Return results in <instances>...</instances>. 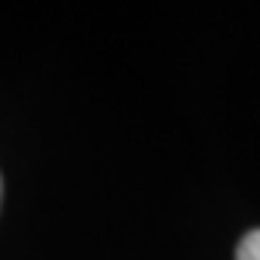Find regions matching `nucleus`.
I'll return each mask as SVG.
<instances>
[{
  "label": "nucleus",
  "mask_w": 260,
  "mask_h": 260,
  "mask_svg": "<svg viewBox=\"0 0 260 260\" xmlns=\"http://www.w3.org/2000/svg\"><path fill=\"white\" fill-rule=\"evenodd\" d=\"M235 260H260V229L248 232L245 238L238 241V251H235Z\"/></svg>",
  "instance_id": "f257e3e1"
},
{
  "label": "nucleus",
  "mask_w": 260,
  "mask_h": 260,
  "mask_svg": "<svg viewBox=\"0 0 260 260\" xmlns=\"http://www.w3.org/2000/svg\"><path fill=\"white\" fill-rule=\"evenodd\" d=\"M0 191H4V188H0Z\"/></svg>",
  "instance_id": "f03ea898"
}]
</instances>
